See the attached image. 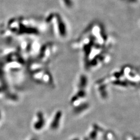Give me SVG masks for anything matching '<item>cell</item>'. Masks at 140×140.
Returning a JSON list of instances; mask_svg holds the SVG:
<instances>
[{"label": "cell", "instance_id": "3", "mask_svg": "<svg viewBox=\"0 0 140 140\" xmlns=\"http://www.w3.org/2000/svg\"><path fill=\"white\" fill-rule=\"evenodd\" d=\"M63 1L64 5L68 9H70L71 7H72L73 5L72 0H63Z\"/></svg>", "mask_w": 140, "mask_h": 140}, {"label": "cell", "instance_id": "1", "mask_svg": "<svg viewBox=\"0 0 140 140\" xmlns=\"http://www.w3.org/2000/svg\"><path fill=\"white\" fill-rule=\"evenodd\" d=\"M44 23L47 30L49 29L57 38L64 39L68 36L69 30L67 23L59 13H49L45 18Z\"/></svg>", "mask_w": 140, "mask_h": 140}, {"label": "cell", "instance_id": "2", "mask_svg": "<svg viewBox=\"0 0 140 140\" xmlns=\"http://www.w3.org/2000/svg\"><path fill=\"white\" fill-rule=\"evenodd\" d=\"M58 50V46L55 42L52 41L45 42L41 45L38 52L39 62L48 65L57 55Z\"/></svg>", "mask_w": 140, "mask_h": 140}]
</instances>
